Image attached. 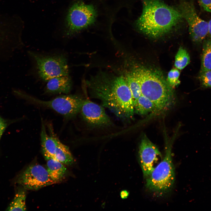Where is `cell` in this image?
<instances>
[{
  "label": "cell",
  "mask_w": 211,
  "mask_h": 211,
  "mask_svg": "<svg viewBox=\"0 0 211 211\" xmlns=\"http://www.w3.org/2000/svg\"><path fill=\"white\" fill-rule=\"evenodd\" d=\"M88 85L92 96L100 100L103 107L122 120L132 118L135 111L132 96L123 76L100 75L88 82Z\"/></svg>",
  "instance_id": "1"
},
{
  "label": "cell",
  "mask_w": 211,
  "mask_h": 211,
  "mask_svg": "<svg viewBox=\"0 0 211 211\" xmlns=\"http://www.w3.org/2000/svg\"><path fill=\"white\" fill-rule=\"evenodd\" d=\"M183 18L180 12L161 0H144L136 27L148 36L157 38L169 33Z\"/></svg>",
  "instance_id": "2"
},
{
  "label": "cell",
  "mask_w": 211,
  "mask_h": 211,
  "mask_svg": "<svg viewBox=\"0 0 211 211\" xmlns=\"http://www.w3.org/2000/svg\"><path fill=\"white\" fill-rule=\"evenodd\" d=\"M131 72L139 84L141 94L153 102L156 111L166 110L172 105L174 101L172 87L161 74L143 66Z\"/></svg>",
  "instance_id": "3"
},
{
  "label": "cell",
  "mask_w": 211,
  "mask_h": 211,
  "mask_svg": "<svg viewBox=\"0 0 211 211\" xmlns=\"http://www.w3.org/2000/svg\"><path fill=\"white\" fill-rule=\"evenodd\" d=\"M165 154L150 176L146 178V187L157 195L161 196L171 190L175 180V170L172 161V140L166 138Z\"/></svg>",
  "instance_id": "4"
},
{
  "label": "cell",
  "mask_w": 211,
  "mask_h": 211,
  "mask_svg": "<svg viewBox=\"0 0 211 211\" xmlns=\"http://www.w3.org/2000/svg\"><path fill=\"white\" fill-rule=\"evenodd\" d=\"M97 16V10L93 4H86L81 0L75 1L69 9L66 16L65 35L71 37L93 25Z\"/></svg>",
  "instance_id": "5"
},
{
  "label": "cell",
  "mask_w": 211,
  "mask_h": 211,
  "mask_svg": "<svg viewBox=\"0 0 211 211\" xmlns=\"http://www.w3.org/2000/svg\"><path fill=\"white\" fill-rule=\"evenodd\" d=\"M29 54L35 61L38 74L42 80L47 81L56 77L69 75L67 60L65 55H45L31 51Z\"/></svg>",
  "instance_id": "6"
},
{
  "label": "cell",
  "mask_w": 211,
  "mask_h": 211,
  "mask_svg": "<svg viewBox=\"0 0 211 211\" xmlns=\"http://www.w3.org/2000/svg\"><path fill=\"white\" fill-rule=\"evenodd\" d=\"M19 96L31 103L51 108L66 118L74 117L80 112L84 99L76 95L59 96L48 101H42L26 93L17 91Z\"/></svg>",
  "instance_id": "7"
},
{
  "label": "cell",
  "mask_w": 211,
  "mask_h": 211,
  "mask_svg": "<svg viewBox=\"0 0 211 211\" xmlns=\"http://www.w3.org/2000/svg\"><path fill=\"white\" fill-rule=\"evenodd\" d=\"M179 8L183 18L188 23L192 41L198 44L202 43L208 35V22L199 16L191 1L183 0L179 5Z\"/></svg>",
  "instance_id": "8"
},
{
  "label": "cell",
  "mask_w": 211,
  "mask_h": 211,
  "mask_svg": "<svg viewBox=\"0 0 211 211\" xmlns=\"http://www.w3.org/2000/svg\"><path fill=\"white\" fill-rule=\"evenodd\" d=\"M16 183L26 190H37L56 183L46 168L38 164L30 165L18 176Z\"/></svg>",
  "instance_id": "9"
},
{
  "label": "cell",
  "mask_w": 211,
  "mask_h": 211,
  "mask_svg": "<svg viewBox=\"0 0 211 211\" xmlns=\"http://www.w3.org/2000/svg\"><path fill=\"white\" fill-rule=\"evenodd\" d=\"M139 153L143 176L147 178L162 160V156L157 147L145 135L141 140Z\"/></svg>",
  "instance_id": "10"
},
{
  "label": "cell",
  "mask_w": 211,
  "mask_h": 211,
  "mask_svg": "<svg viewBox=\"0 0 211 211\" xmlns=\"http://www.w3.org/2000/svg\"><path fill=\"white\" fill-rule=\"evenodd\" d=\"M80 112L84 121L91 127H107L113 125L104 107L89 100H84Z\"/></svg>",
  "instance_id": "11"
},
{
  "label": "cell",
  "mask_w": 211,
  "mask_h": 211,
  "mask_svg": "<svg viewBox=\"0 0 211 211\" xmlns=\"http://www.w3.org/2000/svg\"><path fill=\"white\" fill-rule=\"evenodd\" d=\"M47 81L45 88V93L67 94L72 89V82L69 75L56 77Z\"/></svg>",
  "instance_id": "12"
},
{
  "label": "cell",
  "mask_w": 211,
  "mask_h": 211,
  "mask_svg": "<svg viewBox=\"0 0 211 211\" xmlns=\"http://www.w3.org/2000/svg\"><path fill=\"white\" fill-rule=\"evenodd\" d=\"M51 134L50 135L47 134L45 125L42 122L40 133L41 144L42 153L45 159L50 157L55 159L58 138L53 133Z\"/></svg>",
  "instance_id": "13"
},
{
  "label": "cell",
  "mask_w": 211,
  "mask_h": 211,
  "mask_svg": "<svg viewBox=\"0 0 211 211\" xmlns=\"http://www.w3.org/2000/svg\"><path fill=\"white\" fill-rule=\"evenodd\" d=\"M47 161V169L51 178L56 183L61 181L67 173L66 168L63 164L52 158L45 159Z\"/></svg>",
  "instance_id": "14"
},
{
  "label": "cell",
  "mask_w": 211,
  "mask_h": 211,
  "mask_svg": "<svg viewBox=\"0 0 211 211\" xmlns=\"http://www.w3.org/2000/svg\"><path fill=\"white\" fill-rule=\"evenodd\" d=\"M26 190L20 186L16 190L14 197L7 207V211H25Z\"/></svg>",
  "instance_id": "15"
},
{
  "label": "cell",
  "mask_w": 211,
  "mask_h": 211,
  "mask_svg": "<svg viewBox=\"0 0 211 211\" xmlns=\"http://www.w3.org/2000/svg\"><path fill=\"white\" fill-rule=\"evenodd\" d=\"M55 159L62 164L71 165L74 162V159L69 147L62 143L57 138Z\"/></svg>",
  "instance_id": "16"
},
{
  "label": "cell",
  "mask_w": 211,
  "mask_h": 211,
  "mask_svg": "<svg viewBox=\"0 0 211 211\" xmlns=\"http://www.w3.org/2000/svg\"><path fill=\"white\" fill-rule=\"evenodd\" d=\"M134 108L135 112L142 115L156 111V107L153 102L142 94L137 100Z\"/></svg>",
  "instance_id": "17"
},
{
  "label": "cell",
  "mask_w": 211,
  "mask_h": 211,
  "mask_svg": "<svg viewBox=\"0 0 211 211\" xmlns=\"http://www.w3.org/2000/svg\"><path fill=\"white\" fill-rule=\"evenodd\" d=\"M200 72L211 70V37L205 38L203 42Z\"/></svg>",
  "instance_id": "18"
},
{
  "label": "cell",
  "mask_w": 211,
  "mask_h": 211,
  "mask_svg": "<svg viewBox=\"0 0 211 211\" xmlns=\"http://www.w3.org/2000/svg\"><path fill=\"white\" fill-rule=\"evenodd\" d=\"M125 77L131 93L134 105L141 95L139 84L131 71L127 73Z\"/></svg>",
  "instance_id": "19"
},
{
  "label": "cell",
  "mask_w": 211,
  "mask_h": 211,
  "mask_svg": "<svg viewBox=\"0 0 211 211\" xmlns=\"http://www.w3.org/2000/svg\"><path fill=\"white\" fill-rule=\"evenodd\" d=\"M190 62L189 54L185 49L180 47L175 56V67L178 69L182 70L190 63Z\"/></svg>",
  "instance_id": "20"
},
{
  "label": "cell",
  "mask_w": 211,
  "mask_h": 211,
  "mask_svg": "<svg viewBox=\"0 0 211 211\" xmlns=\"http://www.w3.org/2000/svg\"><path fill=\"white\" fill-rule=\"evenodd\" d=\"M198 78L201 88L211 89V70L200 72Z\"/></svg>",
  "instance_id": "21"
},
{
  "label": "cell",
  "mask_w": 211,
  "mask_h": 211,
  "mask_svg": "<svg viewBox=\"0 0 211 211\" xmlns=\"http://www.w3.org/2000/svg\"><path fill=\"white\" fill-rule=\"evenodd\" d=\"M180 73L177 69H172L168 74V82L171 87L178 85L180 83L178 80Z\"/></svg>",
  "instance_id": "22"
},
{
  "label": "cell",
  "mask_w": 211,
  "mask_h": 211,
  "mask_svg": "<svg viewBox=\"0 0 211 211\" xmlns=\"http://www.w3.org/2000/svg\"><path fill=\"white\" fill-rule=\"evenodd\" d=\"M2 118L0 116V140L4 132L10 123L12 122Z\"/></svg>",
  "instance_id": "23"
},
{
  "label": "cell",
  "mask_w": 211,
  "mask_h": 211,
  "mask_svg": "<svg viewBox=\"0 0 211 211\" xmlns=\"http://www.w3.org/2000/svg\"><path fill=\"white\" fill-rule=\"evenodd\" d=\"M200 6L205 11L211 12V0H198Z\"/></svg>",
  "instance_id": "24"
},
{
  "label": "cell",
  "mask_w": 211,
  "mask_h": 211,
  "mask_svg": "<svg viewBox=\"0 0 211 211\" xmlns=\"http://www.w3.org/2000/svg\"><path fill=\"white\" fill-rule=\"evenodd\" d=\"M129 192L126 190H122L120 193V197L122 199L127 198L129 196Z\"/></svg>",
  "instance_id": "25"
},
{
  "label": "cell",
  "mask_w": 211,
  "mask_h": 211,
  "mask_svg": "<svg viewBox=\"0 0 211 211\" xmlns=\"http://www.w3.org/2000/svg\"><path fill=\"white\" fill-rule=\"evenodd\" d=\"M209 36L211 37V19L208 22Z\"/></svg>",
  "instance_id": "26"
}]
</instances>
